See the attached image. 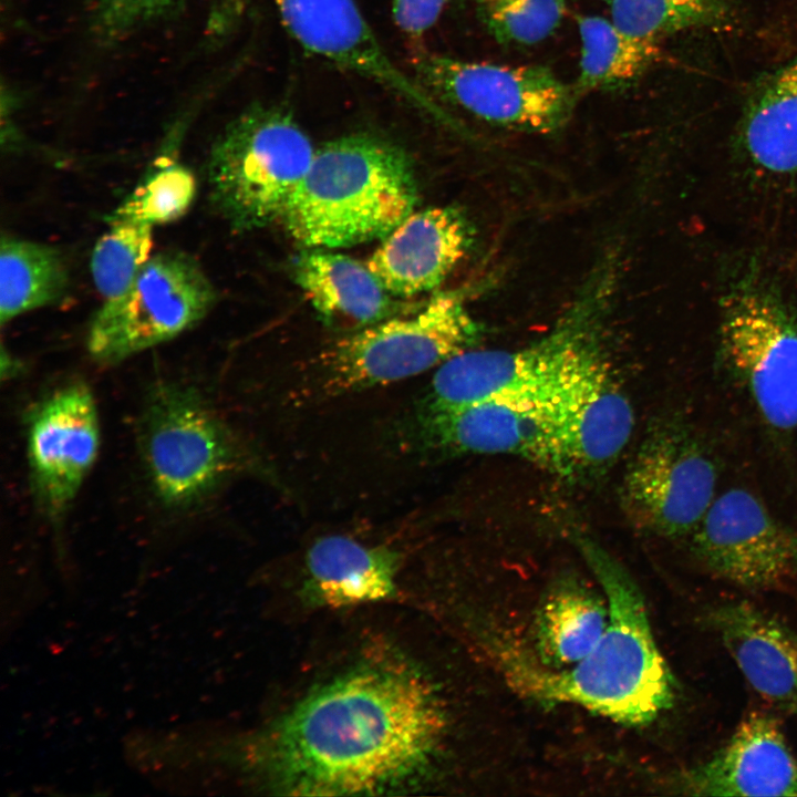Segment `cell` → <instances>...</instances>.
Segmentation results:
<instances>
[{"instance_id": "30", "label": "cell", "mask_w": 797, "mask_h": 797, "mask_svg": "<svg viewBox=\"0 0 797 797\" xmlns=\"http://www.w3.org/2000/svg\"><path fill=\"white\" fill-rule=\"evenodd\" d=\"M183 0H97L99 23L108 35H118L152 22Z\"/></svg>"}, {"instance_id": "7", "label": "cell", "mask_w": 797, "mask_h": 797, "mask_svg": "<svg viewBox=\"0 0 797 797\" xmlns=\"http://www.w3.org/2000/svg\"><path fill=\"white\" fill-rule=\"evenodd\" d=\"M139 446L154 494L173 509L203 503L238 462L229 431L204 395L176 382L151 391Z\"/></svg>"}, {"instance_id": "3", "label": "cell", "mask_w": 797, "mask_h": 797, "mask_svg": "<svg viewBox=\"0 0 797 797\" xmlns=\"http://www.w3.org/2000/svg\"><path fill=\"white\" fill-rule=\"evenodd\" d=\"M415 201L413 168L401 147L346 135L315 151L281 221L306 247H348L386 237Z\"/></svg>"}, {"instance_id": "23", "label": "cell", "mask_w": 797, "mask_h": 797, "mask_svg": "<svg viewBox=\"0 0 797 797\" xmlns=\"http://www.w3.org/2000/svg\"><path fill=\"white\" fill-rule=\"evenodd\" d=\"M608 623L605 598L575 579L563 580L538 618L537 646L545 665L561 669L580 662L600 642Z\"/></svg>"}, {"instance_id": "6", "label": "cell", "mask_w": 797, "mask_h": 797, "mask_svg": "<svg viewBox=\"0 0 797 797\" xmlns=\"http://www.w3.org/2000/svg\"><path fill=\"white\" fill-rule=\"evenodd\" d=\"M314 153L288 112L249 108L213 145L208 180L214 205L237 230L281 221Z\"/></svg>"}, {"instance_id": "26", "label": "cell", "mask_w": 797, "mask_h": 797, "mask_svg": "<svg viewBox=\"0 0 797 797\" xmlns=\"http://www.w3.org/2000/svg\"><path fill=\"white\" fill-rule=\"evenodd\" d=\"M611 20L624 32L658 44L676 34L724 27L732 0H611Z\"/></svg>"}, {"instance_id": "32", "label": "cell", "mask_w": 797, "mask_h": 797, "mask_svg": "<svg viewBox=\"0 0 797 797\" xmlns=\"http://www.w3.org/2000/svg\"><path fill=\"white\" fill-rule=\"evenodd\" d=\"M602 1H604V2H607V3H610V2H611V0H602Z\"/></svg>"}, {"instance_id": "20", "label": "cell", "mask_w": 797, "mask_h": 797, "mask_svg": "<svg viewBox=\"0 0 797 797\" xmlns=\"http://www.w3.org/2000/svg\"><path fill=\"white\" fill-rule=\"evenodd\" d=\"M735 141L755 170L774 177L797 176V56L751 92Z\"/></svg>"}, {"instance_id": "8", "label": "cell", "mask_w": 797, "mask_h": 797, "mask_svg": "<svg viewBox=\"0 0 797 797\" xmlns=\"http://www.w3.org/2000/svg\"><path fill=\"white\" fill-rule=\"evenodd\" d=\"M215 300V289L194 257L158 252L121 294L96 311L87 333L89 353L100 364L120 363L193 328Z\"/></svg>"}, {"instance_id": "21", "label": "cell", "mask_w": 797, "mask_h": 797, "mask_svg": "<svg viewBox=\"0 0 797 797\" xmlns=\"http://www.w3.org/2000/svg\"><path fill=\"white\" fill-rule=\"evenodd\" d=\"M293 273L313 308L330 321L364 328L394 313L391 293L368 265L349 256L310 248L297 258Z\"/></svg>"}, {"instance_id": "10", "label": "cell", "mask_w": 797, "mask_h": 797, "mask_svg": "<svg viewBox=\"0 0 797 797\" xmlns=\"http://www.w3.org/2000/svg\"><path fill=\"white\" fill-rule=\"evenodd\" d=\"M721 340L766 422L797 427V323L778 294L762 283H737L722 300Z\"/></svg>"}, {"instance_id": "5", "label": "cell", "mask_w": 797, "mask_h": 797, "mask_svg": "<svg viewBox=\"0 0 797 797\" xmlns=\"http://www.w3.org/2000/svg\"><path fill=\"white\" fill-rule=\"evenodd\" d=\"M483 334L462 292L434 296L413 315L387 318L324 349L302 381L308 397H333L438 368Z\"/></svg>"}, {"instance_id": "9", "label": "cell", "mask_w": 797, "mask_h": 797, "mask_svg": "<svg viewBox=\"0 0 797 797\" xmlns=\"http://www.w3.org/2000/svg\"><path fill=\"white\" fill-rule=\"evenodd\" d=\"M412 63L423 86L495 126L536 134L565 127L579 99L573 85L539 64L465 61L417 51Z\"/></svg>"}, {"instance_id": "22", "label": "cell", "mask_w": 797, "mask_h": 797, "mask_svg": "<svg viewBox=\"0 0 797 797\" xmlns=\"http://www.w3.org/2000/svg\"><path fill=\"white\" fill-rule=\"evenodd\" d=\"M306 568L312 591L329 607L377 602L395 588L394 553L346 536L318 539L307 552Z\"/></svg>"}, {"instance_id": "14", "label": "cell", "mask_w": 797, "mask_h": 797, "mask_svg": "<svg viewBox=\"0 0 797 797\" xmlns=\"http://www.w3.org/2000/svg\"><path fill=\"white\" fill-rule=\"evenodd\" d=\"M100 447L94 396L81 382L65 384L31 410L27 449L38 503L59 520L76 497Z\"/></svg>"}, {"instance_id": "28", "label": "cell", "mask_w": 797, "mask_h": 797, "mask_svg": "<svg viewBox=\"0 0 797 797\" xmlns=\"http://www.w3.org/2000/svg\"><path fill=\"white\" fill-rule=\"evenodd\" d=\"M164 158L117 206L107 220H132L152 227L180 218L196 195L193 173L177 162Z\"/></svg>"}, {"instance_id": "4", "label": "cell", "mask_w": 797, "mask_h": 797, "mask_svg": "<svg viewBox=\"0 0 797 797\" xmlns=\"http://www.w3.org/2000/svg\"><path fill=\"white\" fill-rule=\"evenodd\" d=\"M617 257L593 268L555 327L514 350L469 349L438 368L418 411L486 400L548 402L581 360L603 343L617 280Z\"/></svg>"}, {"instance_id": "12", "label": "cell", "mask_w": 797, "mask_h": 797, "mask_svg": "<svg viewBox=\"0 0 797 797\" xmlns=\"http://www.w3.org/2000/svg\"><path fill=\"white\" fill-rule=\"evenodd\" d=\"M555 473L588 478L608 469L628 445L634 413L605 352L591 350L547 404Z\"/></svg>"}, {"instance_id": "17", "label": "cell", "mask_w": 797, "mask_h": 797, "mask_svg": "<svg viewBox=\"0 0 797 797\" xmlns=\"http://www.w3.org/2000/svg\"><path fill=\"white\" fill-rule=\"evenodd\" d=\"M474 228L457 208L411 213L375 249L366 265L393 296L436 289L467 255Z\"/></svg>"}, {"instance_id": "1", "label": "cell", "mask_w": 797, "mask_h": 797, "mask_svg": "<svg viewBox=\"0 0 797 797\" xmlns=\"http://www.w3.org/2000/svg\"><path fill=\"white\" fill-rule=\"evenodd\" d=\"M444 728L422 673L396 656H370L279 721L266 745V768L275 788L289 795L391 791L424 773Z\"/></svg>"}, {"instance_id": "11", "label": "cell", "mask_w": 797, "mask_h": 797, "mask_svg": "<svg viewBox=\"0 0 797 797\" xmlns=\"http://www.w3.org/2000/svg\"><path fill=\"white\" fill-rule=\"evenodd\" d=\"M717 472L704 448L676 425H659L629 463L621 507L636 528L665 537L693 535L715 497Z\"/></svg>"}, {"instance_id": "2", "label": "cell", "mask_w": 797, "mask_h": 797, "mask_svg": "<svg viewBox=\"0 0 797 797\" xmlns=\"http://www.w3.org/2000/svg\"><path fill=\"white\" fill-rule=\"evenodd\" d=\"M572 540L607 600L604 634L571 667L514 659L506 672L531 697L573 703L622 724L650 723L673 705L675 682L654 641L644 599L625 568L599 542L578 532Z\"/></svg>"}, {"instance_id": "15", "label": "cell", "mask_w": 797, "mask_h": 797, "mask_svg": "<svg viewBox=\"0 0 797 797\" xmlns=\"http://www.w3.org/2000/svg\"><path fill=\"white\" fill-rule=\"evenodd\" d=\"M271 1L306 50L375 81L437 118L447 117L433 95L390 59L356 0Z\"/></svg>"}, {"instance_id": "29", "label": "cell", "mask_w": 797, "mask_h": 797, "mask_svg": "<svg viewBox=\"0 0 797 797\" xmlns=\"http://www.w3.org/2000/svg\"><path fill=\"white\" fill-rule=\"evenodd\" d=\"M489 33L500 43L532 45L560 25L566 0H477Z\"/></svg>"}, {"instance_id": "16", "label": "cell", "mask_w": 797, "mask_h": 797, "mask_svg": "<svg viewBox=\"0 0 797 797\" xmlns=\"http://www.w3.org/2000/svg\"><path fill=\"white\" fill-rule=\"evenodd\" d=\"M547 403L495 398L417 411L413 434L426 452L510 454L555 472Z\"/></svg>"}, {"instance_id": "18", "label": "cell", "mask_w": 797, "mask_h": 797, "mask_svg": "<svg viewBox=\"0 0 797 797\" xmlns=\"http://www.w3.org/2000/svg\"><path fill=\"white\" fill-rule=\"evenodd\" d=\"M692 796H797V759L772 716L753 712L717 753L685 770Z\"/></svg>"}, {"instance_id": "31", "label": "cell", "mask_w": 797, "mask_h": 797, "mask_svg": "<svg viewBox=\"0 0 797 797\" xmlns=\"http://www.w3.org/2000/svg\"><path fill=\"white\" fill-rule=\"evenodd\" d=\"M396 25L411 39H421L438 20L448 0H391Z\"/></svg>"}, {"instance_id": "19", "label": "cell", "mask_w": 797, "mask_h": 797, "mask_svg": "<svg viewBox=\"0 0 797 797\" xmlns=\"http://www.w3.org/2000/svg\"><path fill=\"white\" fill-rule=\"evenodd\" d=\"M708 622L753 689L778 710L797 714V636L747 601L717 605Z\"/></svg>"}, {"instance_id": "27", "label": "cell", "mask_w": 797, "mask_h": 797, "mask_svg": "<svg viewBox=\"0 0 797 797\" xmlns=\"http://www.w3.org/2000/svg\"><path fill=\"white\" fill-rule=\"evenodd\" d=\"M90 261L95 288L106 300L121 294L152 257L153 228L132 220L108 221Z\"/></svg>"}, {"instance_id": "24", "label": "cell", "mask_w": 797, "mask_h": 797, "mask_svg": "<svg viewBox=\"0 0 797 797\" xmlns=\"http://www.w3.org/2000/svg\"><path fill=\"white\" fill-rule=\"evenodd\" d=\"M578 30L580 60L573 87L579 97L631 85L660 53V44L631 35L604 17L580 15Z\"/></svg>"}, {"instance_id": "25", "label": "cell", "mask_w": 797, "mask_h": 797, "mask_svg": "<svg viewBox=\"0 0 797 797\" xmlns=\"http://www.w3.org/2000/svg\"><path fill=\"white\" fill-rule=\"evenodd\" d=\"M69 272L54 247L3 236L0 245V322L60 301Z\"/></svg>"}, {"instance_id": "13", "label": "cell", "mask_w": 797, "mask_h": 797, "mask_svg": "<svg viewBox=\"0 0 797 797\" xmlns=\"http://www.w3.org/2000/svg\"><path fill=\"white\" fill-rule=\"evenodd\" d=\"M693 549L710 571L744 588L768 589L797 577V528L746 489L714 499L693 532Z\"/></svg>"}]
</instances>
